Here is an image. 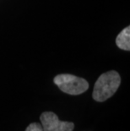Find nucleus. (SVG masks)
Segmentation results:
<instances>
[{
    "label": "nucleus",
    "mask_w": 130,
    "mask_h": 131,
    "mask_svg": "<svg viewBox=\"0 0 130 131\" xmlns=\"http://www.w3.org/2000/svg\"><path fill=\"white\" fill-rule=\"evenodd\" d=\"M120 84L121 77L117 71L111 70L102 74L94 85L93 99L99 102L107 101L116 93Z\"/></svg>",
    "instance_id": "f257e3e1"
},
{
    "label": "nucleus",
    "mask_w": 130,
    "mask_h": 131,
    "mask_svg": "<svg viewBox=\"0 0 130 131\" xmlns=\"http://www.w3.org/2000/svg\"><path fill=\"white\" fill-rule=\"evenodd\" d=\"M116 44L120 49L129 51L130 50V27L127 26L118 34L116 38Z\"/></svg>",
    "instance_id": "20e7f679"
},
{
    "label": "nucleus",
    "mask_w": 130,
    "mask_h": 131,
    "mask_svg": "<svg viewBox=\"0 0 130 131\" xmlns=\"http://www.w3.org/2000/svg\"><path fill=\"white\" fill-rule=\"evenodd\" d=\"M26 131H43L41 124L39 123H31L26 128Z\"/></svg>",
    "instance_id": "39448f33"
},
{
    "label": "nucleus",
    "mask_w": 130,
    "mask_h": 131,
    "mask_svg": "<svg viewBox=\"0 0 130 131\" xmlns=\"http://www.w3.org/2000/svg\"><path fill=\"white\" fill-rule=\"evenodd\" d=\"M40 120L43 131H73L74 123L59 120L57 114L52 112H44L41 114Z\"/></svg>",
    "instance_id": "7ed1b4c3"
},
{
    "label": "nucleus",
    "mask_w": 130,
    "mask_h": 131,
    "mask_svg": "<svg viewBox=\"0 0 130 131\" xmlns=\"http://www.w3.org/2000/svg\"><path fill=\"white\" fill-rule=\"evenodd\" d=\"M53 82L63 92L68 95H80L89 89V83L83 78L69 74H62L54 77Z\"/></svg>",
    "instance_id": "f03ea898"
}]
</instances>
